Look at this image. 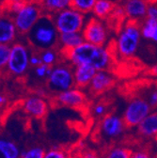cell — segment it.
<instances>
[{
	"instance_id": "6da1fadb",
	"label": "cell",
	"mask_w": 157,
	"mask_h": 158,
	"mask_svg": "<svg viewBox=\"0 0 157 158\" xmlns=\"http://www.w3.org/2000/svg\"><path fill=\"white\" fill-rule=\"evenodd\" d=\"M61 53L73 67L88 64L97 71H109L113 64L112 52L107 47L94 45L87 42Z\"/></svg>"
},
{
	"instance_id": "7a4b0ae2",
	"label": "cell",
	"mask_w": 157,
	"mask_h": 158,
	"mask_svg": "<svg viewBox=\"0 0 157 158\" xmlns=\"http://www.w3.org/2000/svg\"><path fill=\"white\" fill-rule=\"evenodd\" d=\"M28 44L38 51L55 49L60 44V32L55 27L51 15L43 14L27 34Z\"/></svg>"
},
{
	"instance_id": "3957f363",
	"label": "cell",
	"mask_w": 157,
	"mask_h": 158,
	"mask_svg": "<svg viewBox=\"0 0 157 158\" xmlns=\"http://www.w3.org/2000/svg\"><path fill=\"white\" fill-rule=\"evenodd\" d=\"M141 38V24L127 20L116 40L117 53L123 58L134 56L139 47Z\"/></svg>"
},
{
	"instance_id": "277c9868",
	"label": "cell",
	"mask_w": 157,
	"mask_h": 158,
	"mask_svg": "<svg viewBox=\"0 0 157 158\" xmlns=\"http://www.w3.org/2000/svg\"><path fill=\"white\" fill-rule=\"evenodd\" d=\"M75 87L73 66L67 63L57 64L52 67V72L47 77V89L57 94Z\"/></svg>"
},
{
	"instance_id": "5b68a950",
	"label": "cell",
	"mask_w": 157,
	"mask_h": 158,
	"mask_svg": "<svg viewBox=\"0 0 157 158\" xmlns=\"http://www.w3.org/2000/svg\"><path fill=\"white\" fill-rule=\"evenodd\" d=\"M51 16L55 27L60 32V34L69 32H80L83 30L87 23L86 14L76 10L72 7Z\"/></svg>"
},
{
	"instance_id": "8992f818",
	"label": "cell",
	"mask_w": 157,
	"mask_h": 158,
	"mask_svg": "<svg viewBox=\"0 0 157 158\" xmlns=\"http://www.w3.org/2000/svg\"><path fill=\"white\" fill-rule=\"evenodd\" d=\"M43 11L37 0H31L25 7L12 16L19 35H27L42 17Z\"/></svg>"
},
{
	"instance_id": "52a82bcc",
	"label": "cell",
	"mask_w": 157,
	"mask_h": 158,
	"mask_svg": "<svg viewBox=\"0 0 157 158\" xmlns=\"http://www.w3.org/2000/svg\"><path fill=\"white\" fill-rule=\"evenodd\" d=\"M30 53L28 47L20 42H15L10 45V54L7 71L14 76H23L30 65Z\"/></svg>"
},
{
	"instance_id": "ba28073f",
	"label": "cell",
	"mask_w": 157,
	"mask_h": 158,
	"mask_svg": "<svg viewBox=\"0 0 157 158\" xmlns=\"http://www.w3.org/2000/svg\"><path fill=\"white\" fill-rule=\"evenodd\" d=\"M151 111V106L144 98L134 97L129 101L123 112V122L128 128L137 127Z\"/></svg>"
},
{
	"instance_id": "9c48e42d",
	"label": "cell",
	"mask_w": 157,
	"mask_h": 158,
	"mask_svg": "<svg viewBox=\"0 0 157 158\" xmlns=\"http://www.w3.org/2000/svg\"><path fill=\"white\" fill-rule=\"evenodd\" d=\"M85 42L98 46H105L108 39V29L104 20L91 17L82 30Z\"/></svg>"
},
{
	"instance_id": "30bf717a",
	"label": "cell",
	"mask_w": 157,
	"mask_h": 158,
	"mask_svg": "<svg viewBox=\"0 0 157 158\" xmlns=\"http://www.w3.org/2000/svg\"><path fill=\"white\" fill-rule=\"evenodd\" d=\"M126 125L122 117L115 114H108L102 118L99 124V131L101 135L107 140L117 139L124 133Z\"/></svg>"
},
{
	"instance_id": "8fae6325",
	"label": "cell",
	"mask_w": 157,
	"mask_h": 158,
	"mask_svg": "<svg viewBox=\"0 0 157 158\" xmlns=\"http://www.w3.org/2000/svg\"><path fill=\"white\" fill-rule=\"evenodd\" d=\"M55 101L56 102V104L63 106L72 108H82L84 106L87 105L88 98L81 89L74 87L69 90L56 94Z\"/></svg>"
},
{
	"instance_id": "7c38bea8",
	"label": "cell",
	"mask_w": 157,
	"mask_h": 158,
	"mask_svg": "<svg viewBox=\"0 0 157 158\" xmlns=\"http://www.w3.org/2000/svg\"><path fill=\"white\" fill-rule=\"evenodd\" d=\"M148 6V0H124L122 4L126 18L138 23H142L147 18Z\"/></svg>"
},
{
	"instance_id": "4fadbf2b",
	"label": "cell",
	"mask_w": 157,
	"mask_h": 158,
	"mask_svg": "<svg viewBox=\"0 0 157 158\" xmlns=\"http://www.w3.org/2000/svg\"><path fill=\"white\" fill-rule=\"evenodd\" d=\"M23 108L32 118L42 120L48 113L49 105L45 99L40 96H29L24 101Z\"/></svg>"
},
{
	"instance_id": "5bb4252c",
	"label": "cell",
	"mask_w": 157,
	"mask_h": 158,
	"mask_svg": "<svg viewBox=\"0 0 157 158\" xmlns=\"http://www.w3.org/2000/svg\"><path fill=\"white\" fill-rule=\"evenodd\" d=\"M115 84V78L109 71H97L89 86L90 93L94 96L103 94Z\"/></svg>"
},
{
	"instance_id": "9a60e30c",
	"label": "cell",
	"mask_w": 157,
	"mask_h": 158,
	"mask_svg": "<svg viewBox=\"0 0 157 158\" xmlns=\"http://www.w3.org/2000/svg\"><path fill=\"white\" fill-rule=\"evenodd\" d=\"M18 35L12 17L3 13L0 17V44L11 45L16 42Z\"/></svg>"
},
{
	"instance_id": "2e32d148",
	"label": "cell",
	"mask_w": 157,
	"mask_h": 158,
	"mask_svg": "<svg viewBox=\"0 0 157 158\" xmlns=\"http://www.w3.org/2000/svg\"><path fill=\"white\" fill-rule=\"evenodd\" d=\"M96 73H97V70L94 67L88 65V64L73 67L75 88L81 89L89 88L92 78Z\"/></svg>"
},
{
	"instance_id": "e0dca14e",
	"label": "cell",
	"mask_w": 157,
	"mask_h": 158,
	"mask_svg": "<svg viewBox=\"0 0 157 158\" xmlns=\"http://www.w3.org/2000/svg\"><path fill=\"white\" fill-rule=\"evenodd\" d=\"M136 128L143 137H157V110L151 111Z\"/></svg>"
},
{
	"instance_id": "ac0fdd59",
	"label": "cell",
	"mask_w": 157,
	"mask_h": 158,
	"mask_svg": "<svg viewBox=\"0 0 157 158\" xmlns=\"http://www.w3.org/2000/svg\"><path fill=\"white\" fill-rule=\"evenodd\" d=\"M85 42L82 31L80 32H69L60 34V52L68 51L77 47Z\"/></svg>"
},
{
	"instance_id": "d6986e66",
	"label": "cell",
	"mask_w": 157,
	"mask_h": 158,
	"mask_svg": "<svg viewBox=\"0 0 157 158\" xmlns=\"http://www.w3.org/2000/svg\"><path fill=\"white\" fill-rule=\"evenodd\" d=\"M44 14L54 15L72 7V0H37Z\"/></svg>"
},
{
	"instance_id": "ffe728a7",
	"label": "cell",
	"mask_w": 157,
	"mask_h": 158,
	"mask_svg": "<svg viewBox=\"0 0 157 158\" xmlns=\"http://www.w3.org/2000/svg\"><path fill=\"white\" fill-rule=\"evenodd\" d=\"M115 7L116 5L111 0H97L92 10L93 16L98 19L105 20L112 15Z\"/></svg>"
},
{
	"instance_id": "44dd1931",
	"label": "cell",
	"mask_w": 157,
	"mask_h": 158,
	"mask_svg": "<svg viewBox=\"0 0 157 158\" xmlns=\"http://www.w3.org/2000/svg\"><path fill=\"white\" fill-rule=\"evenodd\" d=\"M0 156L2 158H21V152L12 141L0 138Z\"/></svg>"
},
{
	"instance_id": "7402d4cb",
	"label": "cell",
	"mask_w": 157,
	"mask_h": 158,
	"mask_svg": "<svg viewBox=\"0 0 157 158\" xmlns=\"http://www.w3.org/2000/svg\"><path fill=\"white\" fill-rule=\"evenodd\" d=\"M133 151L124 146H114L107 150L104 158H131Z\"/></svg>"
},
{
	"instance_id": "603a6c76",
	"label": "cell",
	"mask_w": 157,
	"mask_h": 158,
	"mask_svg": "<svg viewBox=\"0 0 157 158\" xmlns=\"http://www.w3.org/2000/svg\"><path fill=\"white\" fill-rule=\"evenodd\" d=\"M97 0H72V8L84 14L92 12Z\"/></svg>"
},
{
	"instance_id": "cb8c5ba5",
	"label": "cell",
	"mask_w": 157,
	"mask_h": 158,
	"mask_svg": "<svg viewBox=\"0 0 157 158\" xmlns=\"http://www.w3.org/2000/svg\"><path fill=\"white\" fill-rule=\"evenodd\" d=\"M156 27H157L156 21L150 18H146L143 21V23L141 24V35L143 39L151 41Z\"/></svg>"
},
{
	"instance_id": "d4e9b609",
	"label": "cell",
	"mask_w": 157,
	"mask_h": 158,
	"mask_svg": "<svg viewBox=\"0 0 157 158\" xmlns=\"http://www.w3.org/2000/svg\"><path fill=\"white\" fill-rule=\"evenodd\" d=\"M10 54V45L0 44V73L7 70Z\"/></svg>"
},
{
	"instance_id": "484cf974",
	"label": "cell",
	"mask_w": 157,
	"mask_h": 158,
	"mask_svg": "<svg viewBox=\"0 0 157 158\" xmlns=\"http://www.w3.org/2000/svg\"><path fill=\"white\" fill-rule=\"evenodd\" d=\"M41 58L43 64H46L49 67H53L57 59V55L56 52L54 49H48L41 52Z\"/></svg>"
},
{
	"instance_id": "4316f807",
	"label": "cell",
	"mask_w": 157,
	"mask_h": 158,
	"mask_svg": "<svg viewBox=\"0 0 157 158\" xmlns=\"http://www.w3.org/2000/svg\"><path fill=\"white\" fill-rule=\"evenodd\" d=\"M45 150L42 147H32L21 153V158H44Z\"/></svg>"
},
{
	"instance_id": "83f0119b",
	"label": "cell",
	"mask_w": 157,
	"mask_h": 158,
	"mask_svg": "<svg viewBox=\"0 0 157 158\" xmlns=\"http://www.w3.org/2000/svg\"><path fill=\"white\" fill-rule=\"evenodd\" d=\"M44 158H70L67 152L58 147L52 148L45 152Z\"/></svg>"
},
{
	"instance_id": "f1b7e54d",
	"label": "cell",
	"mask_w": 157,
	"mask_h": 158,
	"mask_svg": "<svg viewBox=\"0 0 157 158\" xmlns=\"http://www.w3.org/2000/svg\"><path fill=\"white\" fill-rule=\"evenodd\" d=\"M52 72V67L47 66L46 64H41L38 67H36L35 69V73L37 75V77L39 78H44V77H48L50 75Z\"/></svg>"
},
{
	"instance_id": "f546056e",
	"label": "cell",
	"mask_w": 157,
	"mask_h": 158,
	"mask_svg": "<svg viewBox=\"0 0 157 158\" xmlns=\"http://www.w3.org/2000/svg\"><path fill=\"white\" fill-rule=\"evenodd\" d=\"M147 18L152 19L157 22V0H151V1H149Z\"/></svg>"
},
{
	"instance_id": "4dcf8cb0",
	"label": "cell",
	"mask_w": 157,
	"mask_h": 158,
	"mask_svg": "<svg viewBox=\"0 0 157 158\" xmlns=\"http://www.w3.org/2000/svg\"><path fill=\"white\" fill-rule=\"evenodd\" d=\"M144 99L149 103L152 109L157 108V89H151L147 94V98Z\"/></svg>"
},
{
	"instance_id": "1f68e13d",
	"label": "cell",
	"mask_w": 157,
	"mask_h": 158,
	"mask_svg": "<svg viewBox=\"0 0 157 158\" xmlns=\"http://www.w3.org/2000/svg\"><path fill=\"white\" fill-rule=\"evenodd\" d=\"M106 106L105 104L99 103L96 104L93 107V113L97 116V117H105L106 114Z\"/></svg>"
},
{
	"instance_id": "d6a6232c",
	"label": "cell",
	"mask_w": 157,
	"mask_h": 158,
	"mask_svg": "<svg viewBox=\"0 0 157 158\" xmlns=\"http://www.w3.org/2000/svg\"><path fill=\"white\" fill-rule=\"evenodd\" d=\"M131 158H151V156L150 155V153L148 152L139 150V151L133 152Z\"/></svg>"
},
{
	"instance_id": "836d02e7",
	"label": "cell",
	"mask_w": 157,
	"mask_h": 158,
	"mask_svg": "<svg viewBox=\"0 0 157 158\" xmlns=\"http://www.w3.org/2000/svg\"><path fill=\"white\" fill-rule=\"evenodd\" d=\"M29 63H30V65L33 66V67H38L39 65L43 64L41 56H38V55H31L30 59H29Z\"/></svg>"
},
{
	"instance_id": "e575fe53",
	"label": "cell",
	"mask_w": 157,
	"mask_h": 158,
	"mask_svg": "<svg viewBox=\"0 0 157 158\" xmlns=\"http://www.w3.org/2000/svg\"><path fill=\"white\" fill-rule=\"evenodd\" d=\"M81 158H100L99 154H98L95 151L92 150H87L82 152Z\"/></svg>"
},
{
	"instance_id": "d590c367",
	"label": "cell",
	"mask_w": 157,
	"mask_h": 158,
	"mask_svg": "<svg viewBox=\"0 0 157 158\" xmlns=\"http://www.w3.org/2000/svg\"><path fill=\"white\" fill-rule=\"evenodd\" d=\"M7 103V98L6 96L0 94V106H4Z\"/></svg>"
},
{
	"instance_id": "8d00e7d4",
	"label": "cell",
	"mask_w": 157,
	"mask_h": 158,
	"mask_svg": "<svg viewBox=\"0 0 157 158\" xmlns=\"http://www.w3.org/2000/svg\"><path fill=\"white\" fill-rule=\"evenodd\" d=\"M31 0H4V2H29Z\"/></svg>"
},
{
	"instance_id": "74e56055",
	"label": "cell",
	"mask_w": 157,
	"mask_h": 158,
	"mask_svg": "<svg viewBox=\"0 0 157 158\" xmlns=\"http://www.w3.org/2000/svg\"><path fill=\"white\" fill-rule=\"evenodd\" d=\"M151 72L153 75H157V64L151 68Z\"/></svg>"
},
{
	"instance_id": "f35d334b",
	"label": "cell",
	"mask_w": 157,
	"mask_h": 158,
	"mask_svg": "<svg viewBox=\"0 0 157 158\" xmlns=\"http://www.w3.org/2000/svg\"><path fill=\"white\" fill-rule=\"evenodd\" d=\"M151 41L157 43V27H156V28H155V31H154V34H153V36H152Z\"/></svg>"
},
{
	"instance_id": "ab89813d",
	"label": "cell",
	"mask_w": 157,
	"mask_h": 158,
	"mask_svg": "<svg viewBox=\"0 0 157 158\" xmlns=\"http://www.w3.org/2000/svg\"><path fill=\"white\" fill-rule=\"evenodd\" d=\"M3 14V10H2V8L1 6H0V17H1V15Z\"/></svg>"
},
{
	"instance_id": "60d3db41",
	"label": "cell",
	"mask_w": 157,
	"mask_h": 158,
	"mask_svg": "<svg viewBox=\"0 0 157 158\" xmlns=\"http://www.w3.org/2000/svg\"><path fill=\"white\" fill-rule=\"evenodd\" d=\"M148 1H151V0H148Z\"/></svg>"
},
{
	"instance_id": "b9f144b4",
	"label": "cell",
	"mask_w": 157,
	"mask_h": 158,
	"mask_svg": "<svg viewBox=\"0 0 157 158\" xmlns=\"http://www.w3.org/2000/svg\"><path fill=\"white\" fill-rule=\"evenodd\" d=\"M156 140H157V137H156Z\"/></svg>"
},
{
	"instance_id": "7bdbcfd3",
	"label": "cell",
	"mask_w": 157,
	"mask_h": 158,
	"mask_svg": "<svg viewBox=\"0 0 157 158\" xmlns=\"http://www.w3.org/2000/svg\"><path fill=\"white\" fill-rule=\"evenodd\" d=\"M0 1H1V0H0Z\"/></svg>"
}]
</instances>
